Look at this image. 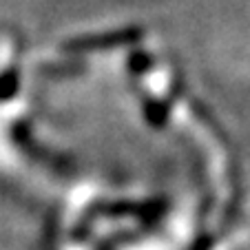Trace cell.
I'll return each instance as SVG.
<instances>
[]
</instances>
